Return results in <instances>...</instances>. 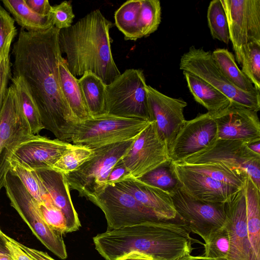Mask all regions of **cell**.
I'll list each match as a JSON object with an SVG mask.
<instances>
[{"label":"cell","instance_id":"6da1fadb","mask_svg":"<svg viewBox=\"0 0 260 260\" xmlns=\"http://www.w3.org/2000/svg\"><path fill=\"white\" fill-rule=\"evenodd\" d=\"M59 30L54 26L39 31L21 28L13 47V75L25 81L44 128L70 143L79 123L60 88L58 65L63 57L58 43Z\"/></svg>","mask_w":260,"mask_h":260},{"label":"cell","instance_id":"7a4b0ae2","mask_svg":"<svg viewBox=\"0 0 260 260\" xmlns=\"http://www.w3.org/2000/svg\"><path fill=\"white\" fill-rule=\"evenodd\" d=\"M113 25L96 9L59 30L60 50L66 54L68 69L73 76L91 73L107 85L121 74L111 51L109 31Z\"/></svg>","mask_w":260,"mask_h":260},{"label":"cell","instance_id":"3957f363","mask_svg":"<svg viewBox=\"0 0 260 260\" xmlns=\"http://www.w3.org/2000/svg\"><path fill=\"white\" fill-rule=\"evenodd\" d=\"M135 139L93 149L92 156L81 166L64 174L69 188L91 201L107 187L112 168L126 154Z\"/></svg>","mask_w":260,"mask_h":260},{"label":"cell","instance_id":"277c9868","mask_svg":"<svg viewBox=\"0 0 260 260\" xmlns=\"http://www.w3.org/2000/svg\"><path fill=\"white\" fill-rule=\"evenodd\" d=\"M149 120L104 114L80 122L73 135V144L94 149L134 140L150 123Z\"/></svg>","mask_w":260,"mask_h":260},{"label":"cell","instance_id":"5b68a950","mask_svg":"<svg viewBox=\"0 0 260 260\" xmlns=\"http://www.w3.org/2000/svg\"><path fill=\"white\" fill-rule=\"evenodd\" d=\"M179 69L202 79L230 102L256 112L260 110V91L246 92L233 84L220 70L210 51L191 46L181 56Z\"/></svg>","mask_w":260,"mask_h":260},{"label":"cell","instance_id":"8992f818","mask_svg":"<svg viewBox=\"0 0 260 260\" xmlns=\"http://www.w3.org/2000/svg\"><path fill=\"white\" fill-rule=\"evenodd\" d=\"M146 85L143 70H126L107 85L106 114L149 120Z\"/></svg>","mask_w":260,"mask_h":260},{"label":"cell","instance_id":"52a82bcc","mask_svg":"<svg viewBox=\"0 0 260 260\" xmlns=\"http://www.w3.org/2000/svg\"><path fill=\"white\" fill-rule=\"evenodd\" d=\"M11 205L17 212L38 239L51 252L64 259L68 254L62 235L53 230L43 219L38 204L19 178L10 171L4 184Z\"/></svg>","mask_w":260,"mask_h":260},{"label":"cell","instance_id":"ba28073f","mask_svg":"<svg viewBox=\"0 0 260 260\" xmlns=\"http://www.w3.org/2000/svg\"><path fill=\"white\" fill-rule=\"evenodd\" d=\"M175 162L183 165L221 163L248 176L260 190V155L251 151L246 142L217 139L210 147Z\"/></svg>","mask_w":260,"mask_h":260},{"label":"cell","instance_id":"9c48e42d","mask_svg":"<svg viewBox=\"0 0 260 260\" xmlns=\"http://www.w3.org/2000/svg\"><path fill=\"white\" fill-rule=\"evenodd\" d=\"M105 214L107 230H112L162 219L152 210L116 184L107 186L91 201Z\"/></svg>","mask_w":260,"mask_h":260},{"label":"cell","instance_id":"30bf717a","mask_svg":"<svg viewBox=\"0 0 260 260\" xmlns=\"http://www.w3.org/2000/svg\"><path fill=\"white\" fill-rule=\"evenodd\" d=\"M177 217L190 232L206 242L209 236L226 223L224 203H211L195 199L179 185L169 192Z\"/></svg>","mask_w":260,"mask_h":260},{"label":"cell","instance_id":"8fae6325","mask_svg":"<svg viewBox=\"0 0 260 260\" xmlns=\"http://www.w3.org/2000/svg\"><path fill=\"white\" fill-rule=\"evenodd\" d=\"M236 61L241 64L243 49L260 42V0H221Z\"/></svg>","mask_w":260,"mask_h":260},{"label":"cell","instance_id":"7c38bea8","mask_svg":"<svg viewBox=\"0 0 260 260\" xmlns=\"http://www.w3.org/2000/svg\"><path fill=\"white\" fill-rule=\"evenodd\" d=\"M121 160L133 177L137 179L172 161L168 146L158 134L153 122L135 139Z\"/></svg>","mask_w":260,"mask_h":260},{"label":"cell","instance_id":"4fadbf2b","mask_svg":"<svg viewBox=\"0 0 260 260\" xmlns=\"http://www.w3.org/2000/svg\"><path fill=\"white\" fill-rule=\"evenodd\" d=\"M217 140L216 124L207 112L186 120L169 148L173 162H178L213 145Z\"/></svg>","mask_w":260,"mask_h":260},{"label":"cell","instance_id":"5bb4252c","mask_svg":"<svg viewBox=\"0 0 260 260\" xmlns=\"http://www.w3.org/2000/svg\"><path fill=\"white\" fill-rule=\"evenodd\" d=\"M146 90L149 120L154 123L169 148L186 121L183 111L187 104L182 99L166 95L150 85H147Z\"/></svg>","mask_w":260,"mask_h":260},{"label":"cell","instance_id":"9a60e30c","mask_svg":"<svg viewBox=\"0 0 260 260\" xmlns=\"http://www.w3.org/2000/svg\"><path fill=\"white\" fill-rule=\"evenodd\" d=\"M34 136L23 125L17 115L13 90L10 86L0 111V191L4 187L13 152L19 145Z\"/></svg>","mask_w":260,"mask_h":260},{"label":"cell","instance_id":"2e32d148","mask_svg":"<svg viewBox=\"0 0 260 260\" xmlns=\"http://www.w3.org/2000/svg\"><path fill=\"white\" fill-rule=\"evenodd\" d=\"M211 114L216 124L217 139L246 142L260 139L257 112L231 103L224 108Z\"/></svg>","mask_w":260,"mask_h":260},{"label":"cell","instance_id":"e0dca14e","mask_svg":"<svg viewBox=\"0 0 260 260\" xmlns=\"http://www.w3.org/2000/svg\"><path fill=\"white\" fill-rule=\"evenodd\" d=\"M170 169L180 187L192 197L211 203H225L241 189L191 171L182 164L171 161Z\"/></svg>","mask_w":260,"mask_h":260},{"label":"cell","instance_id":"ac0fdd59","mask_svg":"<svg viewBox=\"0 0 260 260\" xmlns=\"http://www.w3.org/2000/svg\"><path fill=\"white\" fill-rule=\"evenodd\" d=\"M73 144L39 135L23 142L16 148L11 159L35 170L52 169Z\"/></svg>","mask_w":260,"mask_h":260},{"label":"cell","instance_id":"d6986e66","mask_svg":"<svg viewBox=\"0 0 260 260\" xmlns=\"http://www.w3.org/2000/svg\"><path fill=\"white\" fill-rule=\"evenodd\" d=\"M225 228L230 240L228 260H251V251L246 221L244 188L232 196L224 203Z\"/></svg>","mask_w":260,"mask_h":260},{"label":"cell","instance_id":"ffe728a7","mask_svg":"<svg viewBox=\"0 0 260 260\" xmlns=\"http://www.w3.org/2000/svg\"><path fill=\"white\" fill-rule=\"evenodd\" d=\"M115 184L152 210L160 218L174 219L177 217L172 197L168 191L133 177Z\"/></svg>","mask_w":260,"mask_h":260},{"label":"cell","instance_id":"44dd1931","mask_svg":"<svg viewBox=\"0 0 260 260\" xmlns=\"http://www.w3.org/2000/svg\"><path fill=\"white\" fill-rule=\"evenodd\" d=\"M36 171L53 203L64 216L67 233L78 230L81 227L80 221L73 205L64 174L53 169Z\"/></svg>","mask_w":260,"mask_h":260},{"label":"cell","instance_id":"7402d4cb","mask_svg":"<svg viewBox=\"0 0 260 260\" xmlns=\"http://www.w3.org/2000/svg\"><path fill=\"white\" fill-rule=\"evenodd\" d=\"M15 108L23 125L33 135L44 128L40 113L28 87L24 79L19 76L13 75L11 78Z\"/></svg>","mask_w":260,"mask_h":260},{"label":"cell","instance_id":"603a6c76","mask_svg":"<svg viewBox=\"0 0 260 260\" xmlns=\"http://www.w3.org/2000/svg\"><path fill=\"white\" fill-rule=\"evenodd\" d=\"M244 188L251 260H260V190L248 176L246 177Z\"/></svg>","mask_w":260,"mask_h":260},{"label":"cell","instance_id":"cb8c5ba5","mask_svg":"<svg viewBox=\"0 0 260 260\" xmlns=\"http://www.w3.org/2000/svg\"><path fill=\"white\" fill-rule=\"evenodd\" d=\"M58 73L62 94L75 118L80 123L91 118L85 106L78 79L69 71L64 58L59 63Z\"/></svg>","mask_w":260,"mask_h":260},{"label":"cell","instance_id":"d4e9b609","mask_svg":"<svg viewBox=\"0 0 260 260\" xmlns=\"http://www.w3.org/2000/svg\"><path fill=\"white\" fill-rule=\"evenodd\" d=\"M183 74L194 100L208 112H217L231 103L224 95L202 79L185 71H183Z\"/></svg>","mask_w":260,"mask_h":260},{"label":"cell","instance_id":"484cf974","mask_svg":"<svg viewBox=\"0 0 260 260\" xmlns=\"http://www.w3.org/2000/svg\"><path fill=\"white\" fill-rule=\"evenodd\" d=\"M78 82L85 106L91 117L106 114V87L103 81L91 73H86Z\"/></svg>","mask_w":260,"mask_h":260},{"label":"cell","instance_id":"4316f807","mask_svg":"<svg viewBox=\"0 0 260 260\" xmlns=\"http://www.w3.org/2000/svg\"><path fill=\"white\" fill-rule=\"evenodd\" d=\"M2 2L14 20L25 30L44 31L54 26L51 14L42 15L34 12L25 0H4Z\"/></svg>","mask_w":260,"mask_h":260},{"label":"cell","instance_id":"83f0119b","mask_svg":"<svg viewBox=\"0 0 260 260\" xmlns=\"http://www.w3.org/2000/svg\"><path fill=\"white\" fill-rule=\"evenodd\" d=\"M212 53V57L220 70L236 87L246 92L257 90L237 64L234 55L226 49L218 48Z\"/></svg>","mask_w":260,"mask_h":260},{"label":"cell","instance_id":"f1b7e54d","mask_svg":"<svg viewBox=\"0 0 260 260\" xmlns=\"http://www.w3.org/2000/svg\"><path fill=\"white\" fill-rule=\"evenodd\" d=\"M141 0L124 3L115 12V25L124 35L125 40L136 41L142 36L138 25Z\"/></svg>","mask_w":260,"mask_h":260},{"label":"cell","instance_id":"f546056e","mask_svg":"<svg viewBox=\"0 0 260 260\" xmlns=\"http://www.w3.org/2000/svg\"><path fill=\"white\" fill-rule=\"evenodd\" d=\"M9 171L19 178L26 189L38 204L45 203L51 200L36 171L13 159L10 160Z\"/></svg>","mask_w":260,"mask_h":260},{"label":"cell","instance_id":"4dcf8cb0","mask_svg":"<svg viewBox=\"0 0 260 260\" xmlns=\"http://www.w3.org/2000/svg\"><path fill=\"white\" fill-rule=\"evenodd\" d=\"M183 165L191 171L205 175L213 180L231 185L239 189L244 188L246 177L247 176L240 174L221 163Z\"/></svg>","mask_w":260,"mask_h":260},{"label":"cell","instance_id":"1f68e13d","mask_svg":"<svg viewBox=\"0 0 260 260\" xmlns=\"http://www.w3.org/2000/svg\"><path fill=\"white\" fill-rule=\"evenodd\" d=\"M207 21L212 38L228 44L230 41L228 22L221 0H213L210 3Z\"/></svg>","mask_w":260,"mask_h":260},{"label":"cell","instance_id":"d6a6232c","mask_svg":"<svg viewBox=\"0 0 260 260\" xmlns=\"http://www.w3.org/2000/svg\"><path fill=\"white\" fill-rule=\"evenodd\" d=\"M93 150L85 146L73 144L60 157L52 169L64 174L77 169L93 154Z\"/></svg>","mask_w":260,"mask_h":260},{"label":"cell","instance_id":"836d02e7","mask_svg":"<svg viewBox=\"0 0 260 260\" xmlns=\"http://www.w3.org/2000/svg\"><path fill=\"white\" fill-rule=\"evenodd\" d=\"M161 21V6L158 0H141L138 25L142 37L155 31Z\"/></svg>","mask_w":260,"mask_h":260},{"label":"cell","instance_id":"e575fe53","mask_svg":"<svg viewBox=\"0 0 260 260\" xmlns=\"http://www.w3.org/2000/svg\"><path fill=\"white\" fill-rule=\"evenodd\" d=\"M241 66L243 74L260 90V42H252L245 46Z\"/></svg>","mask_w":260,"mask_h":260},{"label":"cell","instance_id":"d590c367","mask_svg":"<svg viewBox=\"0 0 260 260\" xmlns=\"http://www.w3.org/2000/svg\"><path fill=\"white\" fill-rule=\"evenodd\" d=\"M203 245L204 247L203 256L227 259L230 249V240L225 226L212 233Z\"/></svg>","mask_w":260,"mask_h":260},{"label":"cell","instance_id":"8d00e7d4","mask_svg":"<svg viewBox=\"0 0 260 260\" xmlns=\"http://www.w3.org/2000/svg\"><path fill=\"white\" fill-rule=\"evenodd\" d=\"M139 179L169 192L179 185L172 173L170 164L159 167L147 173Z\"/></svg>","mask_w":260,"mask_h":260},{"label":"cell","instance_id":"74e56055","mask_svg":"<svg viewBox=\"0 0 260 260\" xmlns=\"http://www.w3.org/2000/svg\"><path fill=\"white\" fill-rule=\"evenodd\" d=\"M16 34L14 19L0 6V60L10 57L11 46Z\"/></svg>","mask_w":260,"mask_h":260},{"label":"cell","instance_id":"f35d334b","mask_svg":"<svg viewBox=\"0 0 260 260\" xmlns=\"http://www.w3.org/2000/svg\"><path fill=\"white\" fill-rule=\"evenodd\" d=\"M38 208L43 219L53 230L62 235L67 233L64 216L51 199L45 203L38 204Z\"/></svg>","mask_w":260,"mask_h":260},{"label":"cell","instance_id":"ab89813d","mask_svg":"<svg viewBox=\"0 0 260 260\" xmlns=\"http://www.w3.org/2000/svg\"><path fill=\"white\" fill-rule=\"evenodd\" d=\"M50 14L53 25L60 30L70 27L75 18L70 1H63L58 5L52 6Z\"/></svg>","mask_w":260,"mask_h":260},{"label":"cell","instance_id":"60d3db41","mask_svg":"<svg viewBox=\"0 0 260 260\" xmlns=\"http://www.w3.org/2000/svg\"><path fill=\"white\" fill-rule=\"evenodd\" d=\"M11 63L10 57L0 60V111L11 78Z\"/></svg>","mask_w":260,"mask_h":260},{"label":"cell","instance_id":"b9f144b4","mask_svg":"<svg viewBox=\"0 0 260 260\" xmlns=\"http://www.w3.org/2000/svg\"><path fill=\"white\" fill-rule=\"evenodd\" d=\"M131 177L133 176L121 159L112 168L107 179V186L122 182Z\"/></svg>","mask_w":260,"mask_h":260},{"label":"cell","instance_id":"7bdbcfd3","mask_svg":"<svg viewBox=\"0 0 260 260\" xmlns=\"http://www.w3.org/2000/svg\"><path fill=\"white\" fill-rule=\"evenodd\" d=\"M27 5L35 12L42 15L50 14L51 6L48 0H25Z\"/></svg>","mask_w":260,"mask_h":260},{"label":"cell","instance_id":"ee69618b","mask_svg":"<svg viewBox=\"0 0 260 260\" xmlns=\"http://www.w3.org/2000/svg\"><path fill=\"white\" fill-rule=\"evenodd\" d=\"M19 247L34 260H55L48 253L34 248H31L17 242Z\"/></svg>","mask_w":260,"mask_h":260},{"label":"cell","instance_id":"f6af8a7d","mask_svg":"<svg viewBox=\"0 0 260 260\" xmlns=\"http://www.w3.org/2000/svg\"><path fill=\"white\" fill-rule=\"evenodd\" d=\"M118 260H152L149 256L138 252H132L121 257Z\"/></svg>","mask_w":260,"mask_h":260},{"label":"cell","instance_id":"bcb514c9","mask_svg":"<svg viewBox=\"0 0 260 260\" xmlns=\"http://www.w3.org/2000/svg\"><path fill=\"white\" fill-rule=\"evenodd\" d=\"M6 236L7 235L0 229V253L10 254L7 246V239Z\"/></svg>","mask_w":260,"mask_h":260},{"label":"cell","instance_id":"7dc6e473","mask_svg":"<svg viewBox=\"0 0 260 260\" xmlns=\"http://www.w3.org/2000/svg\"><path fill=\"white\" fill-rule=\"evenodd\" d=\"M246 144L251 151L260 155V139L247 142Z\"/></svg>","mask_w":260,"mask_h":260},{"label":"cell","instance_id":"c3c4849f","mask_svg":"<svg viewBox=\"0 0 260 260\" xmlns=\"http://www.w3.org/2000/svg\"><path fill=\"white\" fill-rule=\"evenodd\" d=\"M181 260H227L226 259L214 258L204 256H192L189 255Z\"/></svg>","mask_w":260,"mask_h":260},{"label":"cell","instance_id":"681fc988","mask_svg":"<svg viewBox=\"0 0 260 260\" xmlns=\"http://www.w3.org/2000/svg\"><path fill=\"white\" fill-rule=\"evenodd\" d=\"M0 260H14L10 254L0 253Z\"/></svg>","mask_w":260,"mask_h":260},{"label":"cell","instance_id":"f907efd6","mask_svg":"<svg viewBox=\"0 0 260 260\" xmlns=\"http://www.w3.org/2000/svg\"></svg>","mask_w":260,"mask_h":260}]
</instances>
